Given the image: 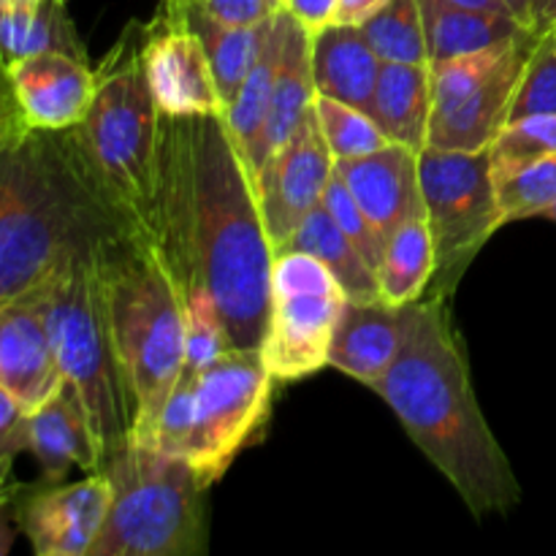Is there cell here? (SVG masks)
I'll use <instances>...</instances> for the list:
<instances>
[{
	"mask_svg": "<svg viewBox=\"0 0 556 556\" xmlns=\"http://www.w3.org/2000/svg\"><path fill=\"white\" fill-rule=\"evenodd\" d=\"M152 233L182 296L210 291L233 348H261L275 248L223 114L161 119Z\"/></svg>",
	"mask_w": 556,
	"mask_h": 556,
	"instance_id": "obj_1",
	"label": "cell"
},
{
	"mask_svg": "<svg viewBox=\"0 0 556 556\" xmlns=\"http://www.w3.org/2000/svg\"><path fill=\"white\" fill-rule=\"evenodd\" d=\"M445 302L402 304L400 351L375 391L472 514H505L521 500L519 478L483 418Z\"/></svg>",
	"mask_w": 556,
	"mask_h": 556,
	"instance_id": "obj_2",
	"label": "cell"
},
{
	"mask_svg": "<svg viewBox=\"0 0 556 556\" xmlns=\"http://www.w3.org/2000/svg\"><path fill=\"white\" fill-rule=\"evenodd\" d=\"M134 233L92 172L76 128H0V302L25 296L76 255Z\"/></svg>",
	"mask_w": 556,
	"mask_h": 556,
	"instance_id": "obj_3",
	"label": "cell"
},
{
	"mask_svg": "<svg viewBox=\"0 0 556 556\" xmlns=\"http://www.w3.org/2000/svg\"><path fill=\"white\" fill-rule=\"evenodd\" d=\"M114 351L134 396L130 443L147 445L185 367V299L152 233H125L103 255Z\"/></svg>",
	"mask_w": 556,
	"mask_h": 556,
	"instance_id": "obj_4",
	"label": "cell"
},
{
	"mask_svg": "<svg viewBox=\"0 0 556 556\" xmlns=\"http://www.w3.org/2000/svg\"><path fill=\"white\" fill-rule=\"evenodd\" d=\"M109 248L76 255L30 291L47 324L60 372L85 407L103 465L130 443L134 429V396L114 351L103 293V255Z\"/></svg>",
	"mask_w": 556,
	"mask_h": 556,
	"instance_id": "obj_5",
	"label": "cell"
},
{
	"mask_svg": "<svg viewBox=\"0 0 556 556\" xmlns=\"http://www.w3.org/2000/svg\"><path fill=\"white\" fill-rule=\"evenodd\" d=\"M161 119L141 65V27L130 25L96 68V96L76 134L134 233H152Z\"/></svg>",
	"mask_w": 556,
	"mask_h": 556,
	"instance_id": "obj_6",
	"label": "cell"
},
{
	"mask_svg": "<svg viewBox=\"0 0 556 556\" xmlns=\"http://www.w3.org/2000/svg\"><path fill=\"white\" fill-rule=\"evenodd\" d=\"M112 486L90 556H190L204 543L206 483L182 456L128 443L101 467Z\"/></svg>",
	"mask_w": 556,
	"mask_h": 556,
	"instance_id": "obj_7",
	"label": "cell"
},
{
	"mask_svg": "<svg viewBox=\"0 0 556 556\" xmlns=\"http://www.w3.org/2000/svg\"><path fill=\"white\" fill-rule=\"evenodd\" d=\"M418 177L434 244L429 296L448 299L483 244L503 228L489 150L454 152L424 147L418 152Z\"/></svg>",
	"mask_w": 556,
	"mask_h": 556,
	"instance_id": "obj_8",
	"label": "cell"
},
{
	"mask_svg": "<svg viewBox=\"0 0 556 556\" xmlns=\"http://www.w3.org/2000/svg\"><path fill=\"white\" fill-rule=\"evenodd\" d=\"M538 41L525 30L503 47L443 60L432 68V117L427 147L454 152L489 150L508 123L516 85Z\"/></svg>",
	"mask_w": 556,
	"mask_h": 556,
	"instance_id": "obj_9",
	"label": "cell"
},
{
	"mask_svg": "<svg viewBox=\"0 0 556 556\" xmlns=\"http://www.w3.org/2000/svg\"><path fill=\"white\" fill-rule=\"evenodd\" d=\"M345 291L315 255L288 250L271 264L269 324L261 356L271 378L291 383L329 367V345Z\"/></svg>",
	"mask_w": 556,
	"mask_h": 556,
	"instance_id": "obj_10",
	"label": "cell"
},
{
	"mask_svg": "<svg viewBox=\"0 0 556 556\" xmlns=\"http://www.w3.org/2000/svg\"><path fill=\"white\" fill-rule=\"evenodd\" d=\"M185 375L193 383V438L188 462L206 486H212L264 427L275 378L261 348H233L201 372Z\"/></svg>",
	"mask_w": 556,
	"mask_h": 556,
	"instance_id": "obj_11",
	"label": "cell"
},
{
	"mask_svg": "<svg viewBox=\"0 0 556 556\" xmlns=\"http://www.w3.org/2000/svg\"><path fill=\"white\" fill-rule=\"evenodd\" d=\"M141 65L166 117L226 112L204 43L190 25L182 0H163L155 20L141 27Z\"/></svg>",
	"mask_w": 556,
	"mask_h": 556,
	"instance_id": "obj_12",
	"label": "cell"
},
{
	"mask_svg": "<svg viewBox=\"0 0 556 556\" xmlns=\"http://www.w3.org/2000/svg\"><path fill=\"white\" fill-rule=\"evenodd\" d=\"M331 177H334V157L326 147L313 106L304 114L296 134L258 168L253 179L266 237L275 253L302 226L304 217L324 204Z\"/></svg>",
	"mask_w": 556,
	"mask_h": 556,
	"instance_id": "obj_13",
	"label": "cell"
},
{
	"mask_svg": "<svg viewBox=\"0 0 556 556\" xmlns=\"http://www.w3.org/2000/svg\"><path fill=\"white\" fill-rule=\"evenodd\" d=\"M109 503V478L90 472L85 481L49 483L43 492L27 494L14 516L38 556H90L106 525Z\"/></svg>",
	"mask_w": 556,
	"mask_h": 556,
	"instance_id": "obj_14",
	"label": "cell"
},
{
	"mask_svg": "<svg viewBox=\"0 0 556 556\" xmlns=\"http://www.w3.org/2000/svg\"><path fill=\"white\" fill-rule=\"evenodd\" d=\"M9 79L22 119L36 130L79 128L96 96V71L63 52L14 60Z\"/></svg>",
	"mask_w": 556,
	"mask_h": 556,
	"instance_id": "obj_15",
	"label": "cell"
},
{
	"mask_svg": "<svg viewBox=\"0 0 556 556\" xmlns=\"http://www.w3.org/2000/svg\"><path fill=\"white\" fill-rule=\"evenodd\" d=\"M47 324L30 293L0 302V389L36 410L63 389Z\"/></svg>",
	"mask_w": 556,
	"mask_h": 556,
	"instance_id": "obj_16",
	"label": "cell"
},
{
	"mask_svg": "<svg viewBox=\"0 0 556 556\" xmlns=\"http://www.w3.org/2000/svg\"><path fill=\"white\" fill-rule=\"evenodd\" d=\"M334 172L348 185L356 204L389 242L391 233L410 217L424 215L418 152L391 141L378 152L334 161Z\"/></svg>",
	"mask_w": 556,
	"mask_h": 556,
	"instance_id": "obj_17",
	"label": "cell"
},
{
	"mask_svg": "<svg viewBox=\"0 0 556 556\" xmlns=\"http://www.w3.org/2000/svg\"><path fill=\"white\" fill-rule=\"evenodd\" d=\"M402 342V307L386 299H345L329 345V367L375 389Z\"/></svg>",
	"mask_w": 556,
	"mask_h": 556,
	"instance_id": "obj_18",
	"label": "cell"
},
{
	"mask_svg": "<svg viewBox=\"0 0 556 556\" xmlns=\"http://www.w3.org/2000/svg\"><path fill=\"white\" fill-rule=\"evenodd\" d=\"M315 96L318 92H315L313 79V33L299 25L291 14L269 112H266L264 125H261L258 141H255L253 157H250L248 166L250 179H255L258 168L296 134L304 114L313 109Z\"/></svg>",
	"mask_w": 556,
	"mask_h": 556,
	"instance_id": "obj_19",
	"label": "cell"
},
{
	"mask_svg": "<svg viewBox=\"0 0 556 556\" xmlns=\"http://www.w3.org/2000/svg\"><path fill=\"white\" fill-rule=\"evenodd\" d=\"M27 451L36 456L47 483H63L71 467L101 472V451L87 424L85 407L68 383H63V389L52 400L30 413V448Z\"/></svg>",
	"mask_w": 556,
	"mask_h": 556,
	"instance_id": "obj_20",
	"label": "cell"
},
{
	"mask_svg": "<svg viewBox=\"0 0 556 556\" xmlns=\"http://www.w3.org/2000/svg\"><path fill=\"white\" fill-rule=\"evenodd\" d=\"M380 60L358 25H331L313 33V79L318 96L372 114Z\"/></svg>",
	"mask_w": 556,
	"mask_h": 556,
	"instance_id": "obj_21",
	"label": "cell"
},
{
	"mask_svg": "<svg viewBox=\"0 0 556 556\" xmlns=\"http://www.w3.org/2000/svg\"><path fill=\"white\" fill-rule=\"evenodd\" d=\"M372 117L391 141L421 152L432 117V68L416 63H380Z\"/></svg>",
	"mask_w": 556,
	"mask_h": 556,
	"instance_id": "obj_22",
	"label": "cell"
},
{
	"mask_svg": "<svg viewBox=\"0 0 556 556\" xmlns=\"http://www.w3.org/2000/svg\"><path fill=\"white\" fill-rule=\"evenodd\" d=\"M63 52L87 60L65 0H0V58L5 65L30 54Z\"/></svg>",
	"mask_w": 556,
	"mask_h": 556,
	"instance_id": "obj_23",
	"label": "cell"
},
{
	"mask_svg": "<svg viewBox=\"0 0 556 556\" xmlns=\"http://www.w3.org/2000/svg\"><path fill=\"white\" fill-rule=\"evenodd\" d=\"M418 3H421L429 65L503 47L530 30L514 16L492 14V11L465 9L445 0H418Z\"/></svg>",
	"mask_w": 556,
	"mask_h": 556,
	"instance_id": "obj_24",
	"label": "cell"
},
{
	"mask_svg": "<svg viewBox=\"0 0 556 556\" xmlns=\"http://www.w3.org/2000/svg\"><path fill=\"white\" fill-rule=\"evenodd\" d=\"M288 250L315 255L337 277L340 288L345 291V299H362V302L383 299L380 296V282L372 266L364 261L356 244L342 233V228L337 226V220L329 215V210L324 204L315 206L304 217L302 226L288 237V242L277 253H288Z\"/></svg>",
	"mask_w": 556,
	"mask_h": 556,
	"instance_id": "obj_25",
	"label": "cell"
},
{
	"mask_svg": "<svg viewBox=\"0 0 556 556\" xmlns=\"http://www.w3.org/2000/svg\"><path fill=\"white\" fill-rule=\"evenodd\" d=\"M288 22H291V11L282 9L280 14L275 16V22H271L269 38H266L255 65L250 68L248 79L242 81L237 98L228 103L226 114H223L228 134H231L239 155L244 157V166H250V157H253L255 141H258L261 134V125H264L266 112H269V101L277 81V68H280L282 58V43H286Z\"/></svg>",
	"mask_w": 556,
	"mask_h": 556,
	"instance_id": "obj_26",
	"label": "cell"
},
{
	"mask_svg": "<svg viewBox=\"0 0 556 556\" xmlns=\"http://www.w3.org/2000/svg\"><path fill=\"white\" fill-rule=\"evenodd\" d=\"M185 11H188L190 25H193L201 43H204L212 74H215L217 92H220L223 103H226L228 109V103L237 98L239 87H242L250 68H253L255 60H258L261 49H264L266 38H269L275 16L261 22V25H223V22L210 20V16L201 14V11H195L193 5L188 3H185Z\"/></svg>",
	"mask_w": 556,
	"mask_h": 556,
	"instance_id": "obj_27",
	"label": "cell"
},
{
	"mask_svg": "<svg viewBox=\"0 0 556 556\" xmlns=\"http://www.w3.org/2000/svg\"><path fill=\"white\" fill-rule=\"evenodd\" d=\"M434 277V244L427 215L402 223L386 242L383 264L378 269L380 296L394 307L427 296Z\"/></svg>",
	"mask_w": 556,
	"mask_h": 556,
	"instance_id": "obj_28",
	"label": "cell"
},
{
	"mask_svg": "<svg viewBox=\"0 0 556 556\" xmlns=\"http://www.w3.org/2000/svg\"><path fill=\"white\" fill-rule=\"evenodd\" d=\"M358 30L367 38L380 63L429 65L418 0H389L372 16H367Z\"/></svg>",
	"mask_w": 556,
	"mask_h": 556,
	"instance_id": "obj_29",
	"label": "cell"
},
{
	"mask_svg": "<svg viewBox=\"0 0 556 556\" xmlns=\"http://www.w3.org/2000/svg\"><path fill=\"white\" fill-rule=\"evenodd\" d=\"M492 182L503 226L527 217H546L556 204V152L505 172H494Z\"/></svg>",
	"mask_w": 556,
	"mask_h": 556,
	"instance_id": "obj_30",
	"label": "cell"
},
{
	"mask_svg": "<svg viewBox=\"0 0 556 556\" xmlns=\"http://www.w3.org/2000/svg\"><path fill=\"white\" fill-rule=\"evenodd\" d=\"M315 114H318L320 134L329 147L334 161L362 157L378 152L391 144L386 130L375 123L372 114L351 106V103L334 101L329 96H315Z\"/></svg>",
	"mask_w": 556,
	"mask_h": 556,
	"instance_id": "obj_31",
	"label": "cell"
},
{
	"mask_svg": "<svg viewBox=\"0 0 556 556\" xmlns=\"http://www.w3.org/2000/svg\"><path fill=\"white\" fill-rule=\"evenodd\" d=\"M185 367L182 372H201L217 358L233 351L226 320L210 291L185 293Z\"/></svg>",
	"mask_w": 556,
	"mask_h": 556,
	"instance_id": "obj_32",
	"label": "cell"
},
{
	"mask_svg": "<svg viewBox=\"0 0 556 556\" xmlns=\"http://www.w3.org/2000/svg\"><path fill=\"white\" fill-rule=\"evenodd\" d=\"M532 114H556V30L538 33L516 85L508 123Z\"/></svg>",
	"mask_w": 556,
	"mask_h": 556,
	"instance_id": "obj_33",
	"label": "cell"
},
{
	"mask_svg": "<svg viewBox=\"0 0 556 556\" xmlns=\"http://www.w3.org/2000/svg\"><path fill=\"white\" fill-rule=\"evenodd\" d=\"M556 152V114H532V117L505 123L497 139L489 144V166L494 172L521 166Z\"/></svg>",
	"mask_w": 556,
	"mask_h": 556,
	"instance_id": "obj_34",
	"label": "cell"
},
{
	"mask_svg": "<svg viewBox=\"0 0 556 556\" xmlns=\"http://www.w3.org/2000/svg\"><path fill=\"white\" fill-rule=\"evenodd\" d=\"M324 206L329 210V215L334 217L337 226L342 228V233L356 244V250L364 255V261L372 266L375 275H378L380 264H383L386 237L372 226V220L364 215L362 206L356 204V199H353L351 190H348V185L342 182V177L337 172L334 177H331L329 188H326Z\"/></svg>",
	"mask_w": 556,
	"mask_h": 556,
	"instance_id": "obj_35",
	"label": "cell"
},
{
	"mask_svg": "<svg viewBox=\"0 0 556 556\" xmlns=\"http://www.w3.org/2000/svg\"><path fill=\"white\" fill-rule=\"evenodd\" d=\"M30 448V410L0 389V486H11L16 456Z\"/></svg>",
	"mask_w": 556,
	"mask_h": 556,
	"instance_id": "obj_36",
	"label": "cell"
},
{
	"mask_svg": "<svg viewBox=\"0 0 556 556\" xmlns=\"http://www.w3.org/2000/svg\"><path fill=\"white\" fill-rule=\"evenodd\" d=\"M185 3L223 25H261L286 9L282 0H185Z\"/></svg>",
	"mask_w": 556,
	"mask_h": 556,
	"instance_id": "obj_37",
	"label": "cell"
},
{
	"mask_svg": "<svg viewBox=\"0 0 556 556\" xmlns=\"http://www.w3.org/2000/svg\"><path fill=\"white\" fill-rule=\"evenodd\" d=\"M340 0H286V9L291 11L299 25L309 33H318L320 27L334 22V11Z\"/></svg>",
	"mask_w": 556,
	"mask_h": 556,
	"instance_id": "obj_38",
	"label": "cell"
},
{
	"mask_svg": "<svg viewBox=\"0 0 556 556\" xmlns=\"http://www.w3.org/2000/svg\"><path fill=\"white\" fill-rule=\"evenodd\" d=\"M383 3H389V0H340L334 11V22L337 25H362Z\"/></svg>",
	"mask_w": 556,
	"mask_h": 556,
	"instance_id": "obj_39",
	"label": "cell"
},
{
	"mask_svg": "<svg viewBox=\"0 0 556 556\" xmlns=\"http://www.w3.org/2000/svg\"><path fill=\"white\" fill-rule=\"evenodd\" d=\"M20 123H25V119H22L14 90H11L9 65H5L3 58H0V128H9V125H20Z\"/></svg>",
	"mask_w": 556,
	"mask_h": 556,
	"instance_id": "obj_40",
	"label": "cell"
},
{
	"mask_svg": "<svg viewBox=\"0 0 556 556\" xmlns=\"http://www.w3.org/2000/svg\"><path fill=\"white\" fill-rule=\"evenodd\" d=\"M14 489H9V492H0V556H5L14 548Z\"/></svg>",
	"mask_w": 556,
	"mask_h": 556,
	"instance_id": "obj_41",
	"label": "cell"
},
{
	"mask_svg": "<svg viewBox=\"0 0 556 556\" xmlns=\"http://www.w3.org/2000/svg\"><path fill=\"white\" fill-rule=\"evenodd\" d=\"M503 3L516 22L532 30V0H503Z\"/></svg>",
	"mask_w": 556,
	"mask_h": 556,
	"instance_id": "obj_42",
	"label": "cell"
},
{
	"mask_svg": "<svg viewBox=\"0 0 556 556\" xmlns=\"http://www.w3.org/2000/svg\"><path fill=\"white\" fill-rule=\"evenodd\" d=\"M445 3H454V5H465V9H476V11H492V14H508L503 0H445Z\"/></svg>",
	"mask_w": 556,
	"mask_h": 556,
	"instance_id": "obj_43",
	"label": "cell"
},
{
	"mask_svg": "<svg viewBox=\"0 0 556 556\" xmlns=\"http://www.w3.org/2000/svg\"><path fill=\"white\" fill-rule=\"evenodd\" d=\"M532 30L535 33L556 30V0H548V3L543 5V11L535 16V22H532Z\"/></svg>",
	"mask_w": 556,
	"mask_h": 556,
	"instance_id": "obj_44",
	"label": "cell"
},
{
	"mask_svg": "<svg viewBox=\"0 0 556 556\" xmlns=\"http://www.w3.org/2000/svg\"><path fill=\"white\" fill-rule=\"evenodd\" d=\"M546 3H548V0H532V22H535V16L541 14L543 5H546Z\"/></svg>",
	"mask_w": 556,
	"mask_h": 556,
	"instance_id": "obj_45",
	"label": "cell"
},
{
	"mask_svg": "<svg viewBox=\"0 0 556 556\" xmlns=\"http://www.w3.org/2000/svg\"><path fill=\"white\" fill-rule=\"evenodd\" d=\"M546 217H548V220H554V223H556V204L552 206V210L546 212Z\"/></svg>",
	"mask_w": 556,
	"mask_h": 556,
	"instance_id": "obj_46",
	"label": "cell"
},
{
	"mask_svg": "<svg viewBox=\"0 0 556 556\" xmlns=\"http://www.w3.org/2000/svg\"><path fill=\"white\" fill-rule=\"evenodd\" d=\"M9 489H11V486H0V492H9Z\"/></svg>",
	"mask_w": 556,
	"mask_h": 556,
	"instance_id": "obj_47",
	"label": "cell"
},
{
	"mask_svg": "<svg viewBox=\"0 0 556 556\" xmlns=\"http://www.w3.org/2000/svg\"><path fill=\"white\" fill-rule=\"evenodd\" d=\"M282 5H286V0H282Z\"/></svg>",
	"mask_w": 556,
	"mask_h": 556,
	"instance_id": "obj_48",
	"label": "cell"
}]
</instances>
